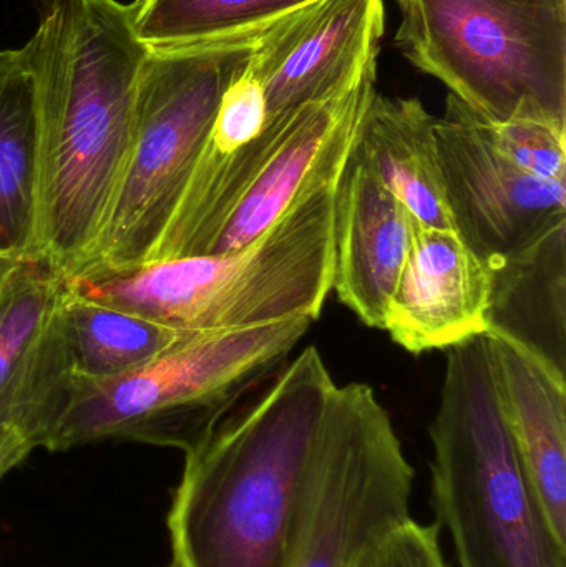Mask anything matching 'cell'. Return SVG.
<instances>
[{
  "label": "cell",
  "instance_id": "obj_1",
  "mask_svg": "<svg viewBox=\"0 0 566 567\" xmlns=\"http://www.w3.org/2000/svg\"><path fill=\"white\" fill-rule=\"evenodd\" d=\"M37 120L35 258L63 276L99 239L135 135L150 49L135 2L49 0L22 47Z\"/></svg>",
  "mask_w": 566,
  "mask_h": 567
},
{
  "label": "cell",
  "instance_id": "obj_2",
  "mask_svg": "<svg viewBox=\"0 0 566 567\" xmlns=\"http://www.w3.org/2000/svg\"><path fill=\"white\" fill-rule=\"evenodd\" d=\"M338 382L308 346L249 383L185 455L166 518L178 567H289Z\"/></svg>",
  "mask_w": 566,
  "mask_h": 567
},
{
  "label": "cell",
  "instance_id": "obj_3",
  "mask_svg": "<svg viewBox=\"0 0 566 567\" xmlns=\"http://www.w3.org/2000/svg\"><path fill=\"white\" fill-rule=\"evenodd\" d=\"M336 189L296 206L236 251L65 276L66 287L183 332L316 320L332 290Z\"/></svg>",
  "mask_w": 566,
  "mask_h": 567
},
{
  "label": "cell",
  "instance_id": "obj_4",
  "mask_svg": "<svg viewBox=\"0 0 566 567\" xmlns=\"http://www.w3.org/2000/svg\"><path fill=\"white\" fill-rule=\"evenodd\" d=\"M429 435L439 526L459 567H566L505 422L487 337L447 349Z\"/></svg>",
  "mask_w": 566,
  "mask_h": 567
},
{
  "label": "cell",
  "instance_id": "obj_5",
  "mask_svg": "<svg viewBox=\"0 0 566 567\" xmlns=\"http://www.w3.org/2000/svg\"><path fill=\"white\" fill-rule=\"evenodd\" d=\"M315 320L196 332L122 375L73 377L49 452L123 440L189 453L236 396L285 362Z\"/></svg>",
  "mask_w": 566,
  "mask_h": 567
},
{
  "label": "cell",
  "instance_id": "obj_6",
  "mask_svg": "<svg viewBox=\"0 0 566 567\" xmlns=\"http://www.w3.org/2000/svg\"><path fill=\"white\" fill-rule=\"evenodd\" d=\"M395 45L492 123L566 130V0H395Z\"/></svg>",
  "mask_w": 566,
  "mask_h": 567
},
{
  "label": "cell",
  "instance_id": "obj_7",
  "mask_svg": "<svg viewBox=\"0 0 566 567\" xmlns=\"http://www.w3.org/2000/svg\"><path fill=\"white\" fill-rule=\"evenodd\" d=\"M263 35L193 49L150 50L140 82L135 135L119 188L92 251L70 276L128 271L148 262L226 86Z\"/></svg>",
  "mask_w": 566,
  "mask_h": 567
},
{
  "label": "cell",
  "instance_id": "obj_8",
  "mask_svg": "<svg viewBox=\"0 0 566 567\" xmlns=\"http://www.w3.org/2000/svg\"><path fill=\"white\" fill-rule=\"evenodd\" d=\"M414 468L368 383H338L289 567H356L411 519Z\"/></svg>",
  "mask_w": 566,
  "mask_h": 567
},
{
  "label": "cell",
  "instance_id": "obj_9",
  "mask_svg": "<svg viewBox=\"0 0 566 567\" xmlns=\"http://www.w3.org/2000/svg\"><path fill=\"white\" fill-rule=\"evenodd\" d=\"M375 76L378 66L335 95L266 123L255 163L206 255L249 245L296 206L338 188L374 96Z\"/></svg>",
  "mask_w": 566,
  "mask_h": 567
},
{
  "label": "cell",
  "instance_id": "obj_10",
  "mask_svg": "<svg viewBox=\"0 0 566 567\" xmlns=\"http://www.w3.org/2000/svg\"><path fill=\"white\" fill-rule=\"evenodd\" d=\"M435 140L455 229L485 261L517 255L566 221V183L537 178L505 158L481 116L451 93Z\"/></svg>",
  "mask_w": 566,
  "mask_h": 567
},
{
  "label": "cell",
  "instance_id": "obj_11",
  "mask_svg": "<svg viewBox=\"0 0 566 567\" xmlns=\"http://www.w3.org/2000/svg\"><path fill=\"white\" fill-rule=\"evenodd\" d=\"M384 0H315L253 45L268 122L346 89L378 66ZM266 122V123H268Z\"/></svg>",
  "mask_w": 566,
  "mask_h": 567
},
{
  "label": "cell",
  "instance_id": "obj_12",
  "mask_svg": "<svg viewBox=\"0 0 566 567\" xmlns=\"http://www.w3.org/2000/svg\"><path fill=\"white\" fill-rule=\"evenodd\" d=\"M65 276L39 259L0 266V423L45 449L73 375L59 309Z\"/></svg>",
  "mask_w": 566,
  "mask_h": 567
},
{
  "label": "cell",
  "instance_id": "obj_13",
  "mask_svg": "<svg viewBox=\"0 0 566 567\" xmlns=\"http://www.w3.org/2000/svg\"><path fill=\"white\" fill-rule=\"evenodd\" d=\"M491 266L454 229L414 218L384 330L411 353L444 350L488 330Z\"/></svg>",
  "mask_w": 566,
  "mask_h": 567
},
{
  "label": "cell",
  "instance_id": "obj_14",
  "mask_svg": "<svg viewBox=\"0 0 566 567\" xmlns=\"http://www.w3.org/2000/svg\"><path fill=\"white\" fill-rule=\"evenodd\" d=\"M248 60L223 93L208 136L148 262L205 256L255 163L268 113L265 92Z\"/></svg>",
  "mask_w": 566,
  "mask_h": 567
},
{
  "label": "cell",
  "instance_id": "obj_15",
  "mask_svg": "<svg viewBox=\"0 0 566 567\" xmlns=\"http://www.w3.org/2000/svg\"><path fill=\"white\" fill-rule=\"evenodd\" d=\"M412 225L414 216L352 152L336 189L332 290L372 329L384 330Z\"/></svg>",
  "mask_w": 566,
  "mask_h": 567
},
{
  "label": "cell",
  "instance_id": "obj_16",
  "mask_svg": "<svg viewBox=\"0 0 566 567\" xmlns=\"http://www.w3.org/2000/svg\"><path fill=\"white\" fill-rule=\"evenodd\" d=\"M505 422L555 536L566 545V375L505 333L488 330Z\"/></svg>",
  "mask_w": 566,
  "mask_h": 567
},
{
  "label": "cell",
  "instance_id": "obj_17",
  "mask_svg": "<svg viewBox=\"0 0 566 567\" xmlns=\"http://www.w3.org/2000/svg\"><path fill=\"white\" fill-rule=\"evenodd\" d=\"M435 120L419 99L375 92L354 155L419 223L457 231L439 165Z\"/></svg>",
  "mask_w": 566,
  "mask_h": 567
},
{
  "label": "cell",
  "instance_id": "obj_18",
  "mask_svg": "<svg viewBox=\"0 0 566 567\" xmlns=\"http://www.w3.org/2000/svg\"><path fill=\"white\" fill-rule=\"evenodd\" d=\"M488 266V330L512 337L566 375V221Z\"/></svg>",
  "mask_w": 566,
  "mask_h": 567
},
{
  "label": "cell",
  "instance_id": "obj_19",
  "mask_svg": "<svg viewBox=\"0 0 566 567\" xmlns=\"http://www.w3.org/2000/svg\"><path fill=\"white\" fill-rule=\"evenodd\" d=\"M0 233L17 259H37V120L22 47L0 50Z\"/></svg>",
  "mask_w": 566,
  "mask_h": 567
},
{
  "label": "cell",
  "instance_id": "obj_20",
  "mask_svg": "<svg viewBox=\"0 0 566 567\" xmlns=\"http://www.w3.org/2000/svg\"><path fill=\"white\" fill-rule=\"evenodd\" d=\"M59 323L70 372L89 380L130 372L196 333L85 299L72 292L66 284Z\"/></svg>",
  "mask_w": 566,
  "mask_h": 567
},
{
  "label": "cell",
  "instance_id": "obj_21",
  "mask_svg": "<svg viewBox=\"0 0 566 567\" xmlns=\"http://www.w3.org/2000/svg\"><path fill=\"white\" fill-rule=\"evenodd\" d=\"M315 0H135V32L155 52L263 35Z\"/></svg>",
  "mask_w": 566,
  "mask_h": 567
},
{
  "label": "cell",
  "instance_id": "obj_22",
  "mask_svg": "<svg viewBox=\"0 0 566 567\" xmlns=\"http://www.w3.org/2000/svg\"><path fill=\"white\" fill-rule=\"evenodd\" d=\"M482 122L495 148L518 168L537 178L566 183L565 128L535 120Z\"/></svg>",
  "mask_w": 566,
  "mask_h": 567
},
{
  "label": "cell",
  "instance_id": "obj_23",
  "mask_svg": "<svg viewBox=\"0 0 566 567\" xmlns=\"http://www.w3.org/2000/svg\"><path fill=\"white\" fill-rule=\"evenodd\" d=\"M441 526L409 519L385 536L356 567H449L441 549Z\"/></svg>",
  "mask_w": 566,
  "mask_h": 567
},
{
  "label": "cell",
  "instance_id": "obj_24",
  "mask_svg": "<svg viewBox=\"0 0 566 567\" xmlns=\"http://www.w3.org/2000/svg\"><path fill=\"white\" fill-rule=\"evenodd\" d=\"M35 449L22 430L9 423H0V480L17 468Z\"/></svg>",
  "mask_w": 566,
  "mask_h": 567
},
{
  "label": "cell",
  "instance_id": "obj_25",
  "mask_svg": "<svg viewBox=\"0 0 566 567\" xmlns=\"http://www.w3.org/2000/svg\"><path fill=\"white\" fill-rule=\"evenodd\" d=\"M12 259H17L16 256L10 252V249L7 248L6 241H3L2 233H0V266L6 265V262L12 261Z\"/></svg>",
  "mask_w": 566,
  "mask_h": 567
},
{
  "label": "cell",
  "instance_id": "obj_26",
  "mask_svg": "<svg viewBox=\"0 0 566 567\" xmlns=\"http://www.w3.org/2000/svg\"><path fill=\"white\" fill-rule=\"evenodd\" d=\"M168 567H178V566H176V565H172V566H168Z\"/></svg>",
  "mask_w": 566,
  "mask_h": 567
}]
</instances>
